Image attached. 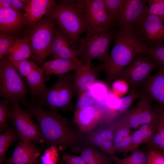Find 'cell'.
Listing matches in <instances>:
<instances>
[{"label": "cell", "instance_id": "681fc988", "mask_svg": "<svg viewBox=\"0 0 164 164\" xmlns=\"http://www.w3.org/2000/svg\"><path fill=\"white\" fill-rule=\"evenodd\" d=\"M163 104H164V103H163Z\"/></svg>", "mask_w": 164, "mask_h": 164}, {"label": "cell", "instance_id": "e575fe53", "mask_svg": "<svg viewBox=\"0 0 164 164\" xmlns=\"http://www.w3.org/2000/svg\"><path fill=\"white\" fill-rule=\"evenodd\" d=\"M10 104L5 100L0 101V132L6 130L9 127L7 121L9 118Z\"/></svg>", "mask_w": 164, "mask_h": 164}, {"label": "cell", "instance_id": "4fadbf2b", "mask_svg": "<svg viewBox=\"0 0 164 164\" xmlns=\"http://www.w3.org/2000/svg\"><path fill=\"white\" fill-rule=\"evenodd\" d=\"M136 105L128 111L119 119L122 124L134 129L141 126L154 121L156 117V110L152 105V99L143 92Z\"/></svg>", "mask_w": 164, "mask_h": 164}, {"label": "cell", "instance_id": "e0dca14e", "mask_svg": "<svg viewBox=\"0 0 164 164\" xmlns=\"http://www.w3.org/2000/svg\"><path fill=\"white\" fill-rule=\"evenodd\" d=\"M41 149L33 143L20 140L12 155L5 159L7 164H39Z\"/></svg>", "mask_w": 164, "mask_h": 164}, {"label": "cell", "instance_id": "836d02e7", "mask_svg": "<svg viewBox=\"0 0 164 164\" xmlns=\"http://www.w3.org/2000/svg\"><path fill=\"white\" fill-rule=\"evenodd\" d=\"M89 90L97 102L104 99L109 92L107 85L100 81H97Z\"/></svg>", "mask_w": 164, "mask_h": 164}, {"label": "cell", "instance_id": "8fae6325", "mask_svg": "<svg viewBox=\"0 0 164 164\" xmlns=\"http://www.w3.org/2000/svg\"><path fill=\"white\" fill-rule=\"evenodd\" d=\"M147 0H125L117 22L118 29L134 32L147 16Z\"/></svg>", "mask_w": 164, "mask_h": 164}, {"label": "cell", "instance_id": "ac0fdd59", "mask_svg": "<svg viewBox=\"0 0 164 164\" xmlns=\"http://www.w3.org/2000/svg\"><path fill=\"white\" fill-rule=\"evenodd\" d=\"M26 27L24 14L14 8L0 9V32L15 35Z\"/></svg>", "mask_w": 164, "mask_h": 164}, {"label": "cell", "instance_id": "1f68e13d", "mask_svg": "<svg viewBox=\"0 0 164 164\" xmlns=\"http://www.w3.org/2000/svg\"><path fill=\"white\" fill-rule=\"evenodd\" d=\"M107 10L114 18L117 20L124 7L125 0H102Z\"/></svg>", "mask_w": 164, "mask_h": 164}, {"label": "cell", "instance_id": "f1b7e54d", "mask_svg": "<svg viewBox=\"0 0 164 164\" xmlns=\"http://www.w3.org/2000/svg\"><path fill=\"white\" fill-rule=\"evenodd\" d=\"M160 105L156 110V127L154 132L161 139L159 151L164 153V109Z\"/></svg>", "mask_w": 164, "mask_h": 164}, {"label": "cell", "instance_id": "ba28073f", "mask_svg": "<svg viewBox=\"0 0 164 164\" xmlns=\"http://www.w3.org/2000/svg\"><path fill=\"white\" fill-rule=\"evenodd\" d=\"M157 65L147 53H138L122 70L117 80H124L131 89L138 88L146 82Z\"/></svg>", "mask_w": 164, "mask_h": 164}, {"label": "cell", "instance_id": "d6986e66", "mask_svg": "<svg viewBox=\"0 0 164 164\" xmlns=\"http://www.w3.org/2000/svg\"><path fill=\"white\" fill-rule=\"evenodd\" d=\"M74 82L77 94L89 90L96 82L101 71L99 65L95 67L90 65H80L75 70Z\"/></svg>", "mask_w": 164, "mask_h": 164}, {"label": "cell", "instance_id": "7c38bea8", "mask_svg": "<svg viewBox=\"0 0 164 164\" xmlns=\"http://www.w3.org/2000/svg\"><path fill=\"white\" fill-rule=\"evenodd\" d=\"M134 33L148 48L164 43V16L148 14Z\"/></svg>", "mask_w": 164, "mask_h": 164}, {"label": "cell", "instance_id": "9a60e30c", "mask_svg": "<svg viewBox=\"0 0 164 164\" xmlns=\"http://www.w3.org/2000/svg\"><path fill=\"white\" fill-rule=\"evenodd\" d=\"M116 126L114 121L109 124H101L92 132L85 135L86 141L89 145L98 147L114 160L117 157L113 142Z\"/></svg>", "mask_w": 164, "mask_h": 164}, {"label": "cell", "instance_id": "5b68a950", "mask_svg": "<svg viewBox=\"0 0 164 164\" xmlns=\"http://www.w3.org/2000/svg\"><path fill=\"white\" fill-rule=\"evenodd\" d=\"M28 90L23 78L7 56L0 60V95L10 104L26 103Z\"/></svg>", "mask_w": 164, "mask_h": 164}, {"label": "cell", "instance_id": "ffe728a7", "mask_svg": "<svg viewBox=\"0 0 164 164\" xmlns=\"http://www.w3.org/2000/svg\"><path fill=\"white\" fill-rule=\"evenodd\" d=\"M56 3L53 0H28L24 13L27 28L35 26Z\"/></svg>", "mask_w": 164, "mask_h": 164}, {"label": "cell", "instance_id": "4316f807", "mask_svg": "<svg viewBox=\"0 0 164 164\" xmlns=\"http://www.w3.org/2000/svg\"><path fill=\"white\" fill-rule=\"evenodd\" d=\"M131 152L130 155L123 159L117 157L114 160V164H147L148 152L138 148Z\"/></svg>", "mask_w": 164, "mask_h": 164}, {"label": "cell", "instance_id": "6da1fadb", "mask_svg": "<svg viewBox=\"0 0 164 164\" xmlns=\"http://www.w3.org/2000/svg\"><path fill=\"white\" fill-rule=\"evenodd\" d=\"M26 110L38 123L42 143L62 149L70 147L76 153L88 145L85 135L73 131L67 119L57 111H47L36 103L29 105Z\"/></svg>", "mask_w": 164, "mask_h": 164}, {"label": "cell", "instance_id": "c3c4849f", "mask_svg": "<svg viewBox=\"0 0 164 164\" xmlns=\"http://www.w3.org/2000/svg\"><path fill=\"white\" fill-rule=\"evenodd\" d=\"M0 164H3V163H0Z\"/></svg>", "mask_w": 164, "mask_h": 164}, {"label": "cell", "instance_id": "603a6c76", "mask_svg": "<svg viewBox=\"0 0 164 164\" xmlns=\"http://www.w3.org/2000/svg\"><path fill=\"white\" fill-rule=\"evenodd\" d=\"M24 80L29 88L31 94L34 97H37L42 95L47 88L44 70L38 66Z\"/></svg>", "mask_w": 164, "mask_h": 164}, {"label": "cell", "instance_id": "f35d334b", "mask_svg": "<svg viewBox=\"0 0 164 164\" xmlns=\"http://www.w3.org/2000/svg\"><path fill=\"white\" fill-rule=\"evenodd\" d=\"M115 121L116 126L113 141V145L131 135V128L122 124L119 120Z\"/></svg>", "mask_w": 164, "mask_h": 164}, {"label": "cell", "instance_id": "f546056e", "mask_svg": "<svg viewBox=\"0 0 164 164\" xmlns=\"http://www.w3.org/2000/svg\"><path fill=\"white\" fill-rule=\"evenodd\" d=\"M7 56L24 79L38 67L34 63L27 60H15Z\"/></svg>", "mask_w": 164, "mask_h": 164}, {"label": "cell", "instance_id": "3957f363", "mask_svg": "<svg viewBox=\"0 0 164 164\" xmlns=\"http://www.w3.org/2000/svg\"><path fill=\"white\" fill-rule=\"evenodd\" d=\"M77 47L80 36L86 32L87 22L80 0H64L56 3L46 14Z\"/></svg>", "mask_w": 164, "mask_h": 164}, {"label": "cell", "instance_id": "d6a6232c", "mask_svg": "<svg viewBox=\"0 0 164 164\" xmlns=\"http://www.w3.org/2000/svg\"><path fill=\"white\" fill-rule=\"evenodd\" d=\"M79 153H80L81 156L86 163L94 161L105 154L103 152L89 145L82 147Z\"/></svg>", "mask_w": 164, "mask_h": 164}, {"label": "cell", "instance_id": "277c9868", "mask_svg": "<svg viewBox=\"0 0 164 164\" xmlns=\"http://www.w3.org/2000/svg\"><path fill=\"white\" fill-rule=\"evenodd\" d=\"M76 93L74 75L58 76L55 83L47 87L42 95L37 97L36 104L54 111L73 110L72 101Z\"/></svg>", "mask_w": 164, "mask_h": 164}, {"label": "cell", "instance_id": "9c48e42d", "mask_svg": "<svg viewBox=\"0 0 164 164\" xmlns=\"http://www.w3.org/2000/svg\"><path fill=\"white\" fill-rule=\"evenodd\" d=\"M87 22V33L105 32L117 26L102 0H80Z\"/></svg>", "mask_w": 164, "mask_h": 164}, {"label": "cell", "instance_id": "7a4b0ae2", "mask_svg": "<svg viewBox=\"0 0 164 164\" xmlns=\"http://www.w3.org/2000/svg\"><path fill=\"white\" fill-rule=\"evenodd\" d=\"M114 46L110 54L101 64L105 74V80L113 83L117 80L122 70L137 54L147 52L148 48L143 44L133 32L118 29Z\"/></svg>", "mask_w": 164, "mask_h": 164}, {"label": "cell", "instance_id": "cb8c5ba5", "mask_svg": "<svg viewBox=\"0 0 164 164\" xmlns=\"http://www.w3.org/2000/svg\"><path fill=\"white\" fill-rule=\"evenodd\" d=\"M156 127L155 120L149 123L141 126L139 129L131 135L132 146L131 152L137 149L141 145L147 144L151 139Z\"/></svg>", "mask_w": 164, "mask_h": 164}, {"label": "cell", "instance_id": "8d00e7d4", "mask_svg": "<svg viewBox=\"0 0 164 164\" xmlns=\"http://www.w3.org/2000/svg\"><path fill=\"white\" fill-rule=\"evenodd\" d=\"M148 14L164 16V0H148L147 2Z\"/></svg>", "mask_w": 164, "mask_h": 164}, {"label": "cell", "instance_id": "b9f144b4", "mask_svg": "<svg viewBox=\"0 0 164 164\" xmlns=\"http://www.w3.org/2000/svg\"><path fill=\"white\" fill-rule=\"evenodd\" d=\"M148 149L147 164H164V153L156 149Z\"/></svg>", "mask_w": 164, "mask_h": 164}, {"label": "cell", "instance_id": "44dd1931", "mask_svg": "<svg viewBox=\"0 0 164 164\" xmlns=\"http://www.w3.org/2000/svg\"><path fill=\"white\" fill-rule=\"evenodd\" d=\"M142 92L160 105L164 103V66H161L157 72L151 76L142 85Z\"/></svg>", "mask_w": 164, "mask_h": 164}, {"label": "cell", "instance_id": "4dcf8cb0", "mask_svg": "<svg viewBox=\"0 0 164 164\" xmlns=\"http://www.w3.org/2000/svg\"><path fill=\"white\" fill-rule=\"evenodd\" d=\"M19 37L16 36L6 33L0 34V60L9 55V51L15 41Z\"/></svg>", "mask_w": 164, "mask_h": 164}, {"label": "cell", "instance_id": "484cf974", "mask_svg": "<svg viewBox=\"0 0 164 164\" xmlns=\"http://www.w3.org/2000/svg\"><path fill=\"white\" fill-rule=\"evenodd\" d=\"M21 140L17 132L12 125L0 135V163H3L9 148L18 140Z\"/></svg>", "mask_w": 164, "mask_h": 164}, {"label": "cell", "instance_id": "83f0119b", "mask_svg": "<svg viewBox=\"0 0 164 164\" xmlns=\"http://www.w3.org/2000/svg\"><path fill=\"white\" fill-rule=\"evenodd\" d=\"M142 92L138 88L131 89L129 94L125 96L120 98V105L115 114L116 118L119 115L125 114L132 104L142 96Z\"/></svg>", "mask_w": 164, "mask_h": 164}, {"label": "cell", "instance_id": "ab89813d", "mask_svg": "<svg viewBox=\"0 0 164 164\" xmlns=\"http://www.w3.org/2000/svg\"><path fill=\"white\" fill-rule=\"evenodd\" d=\"M132 146L131 135L123 139L119 142L114 145V152L121 153L126 155L128 152H131Z\"/></svg>", "mask_w": 164, "mask_h": 164}, {"label": "cell", "instance_id": "60d3db41", "mask_svg": "<svg viewBox=\"0 0 164 164\" xmlns=\"http://www.w3.org/2000/svg\"><path fill=\"white\" fill-rule=\"evenodd\" d=\"M56 147L51 146L50 148L45 152L41 159L42 164H56L58 159V155Z\"/></svg>", "mask_w": 164, "mask_h": 164}, {"label": "cell", "instance_id": "d4e9b609", "mask_svg": "<svg viewBox=\"0 0 164 164\" xmlns=\"http://www.w3.org/2000/svg\"><path fill=\"white\" fill-rule=\"evenodd\" d=\"M7 56L17 61L27 60L32 57L30 40L26 34L15 41Z\"/></svg>", "mask_w": 164, "mask_h": 164}, {"label": "cell", "instance_id": "d590c367", "mask_svg": "<svg viewBox=\"0 0 164 164\" xmlns=\"http://www.w3.org/2000/svg\"><path fill=\"white\" fill-rule=\"evenodd\" d=\"M97 104V101L92 96L89 90H88L78 94L75 110Z\"/></svg>", "mask_w": 164, "mask_h": 164}, {"label": "cell", "instance_id": "8992f818", "mask_svg": "<svg viewBox=\"0 0 164 164\" xmlns=\"http://www.w3.org/2000/svg\"><path fill=\"white\" fill-rule=\"evenodd\" d=\"M112 29L105 32L90 34L80 39L77 46V58L83 65H90L96 59L104 62L108 56V51L115 36Z\"/></svg>", "mask_w": 164, "mask_h": 164}, {"label": "cell", "instance_id": "5bb4252c", "mask_svg": "<svg viewBox=\"0 0 164 164\" xmlns=\"http://www.w3.org/2000/svg\"><path fill=\"white\" fill-rule=\"evenodd\" d=\"M104 118V111L97 104L75 110L73 123L77 126L79 134L87 135L102 124Z\"/></svg>", "mask_w": 164, "mask_h": 164}, {"label": "cell", "instance_id": "bcb514c9", "mask_svg": "<svg viewBox=\"0 0 164 164\" xmlns=\"http://www.w3.org/2000/svg\"><path fill=\"white\" fill-rule=\"evenodd\" d=\"M13 8L19 10H25L28 0H12Z\"/></svg>", "mask_w": 164, "mask_h": 164}, {"label": "cell", "instance_id": "7dc6e473", "mask_svg": "<svg viewBox=\"0 0 164 164\" xmlns=\"http://www.w3.org/2000/svg\"><path fill=\"white\" fill-rule=\"evenodd\" d=\"M12 0H0V9L12 8Z\"/></svg>", "mask_w": 164, "mask_h": 164}, {"label": "cell", "instance_id": "7402d4cb", "mask_svg": "<svg viewBox=\"0 0 164 164\" xmlns=\"http://www.w3.org/2000/svg\"><path fill=\"white\" fill-rule=\"evenodd\" d=\"M81 64L80 62L69 59H53L43 63V68L46 80L52 75L57 76L74 70Z\"/></svg>", "mask_w": 164, "mask_h": 164}, {"label": "cell", "instance_id": "52a82bcc", "mask_svg": "<svg viewBox=\"0 0 164 164\" xmlns=\"http://www.w3.org/2000/svg\"><path fill=\"white\" fill-rule=\"evenodd\" d=\"M55 23L47 15L34 27L29 29L32 57L43 63L48 56L53 39Z\"/></svg>", "mask_w": 164, "mask_h": 164}, {"label": "cell", "instance_id": "f6af8a7d", "mask_svg": "<svg viewBox=\"0 0 164 164\" xmlns=\"http://www.w3.org/2000/svg\"><path fill=\"white\" fill-rule=\"evenodd\" d=\"M113 160L111 157L105 154L103 156L87 164H111Z\"/></svg>", "mask_w": 164, "mask_h": 164}, {"label": "cell", "instance_id": "7bdbcfd3", "mask_svg": "<svg viewBox=\"0 0 164 164\" xmlns=\"http://www.w3.org/2000/svg\"><path fill=\"white\" fill-rule=\"evenodd\" d=\"M129 86L124 80L118 79L112 85V92L118 96L126 94L128 91Z\"/></svg>", "mask_w": 164, "mask_h": 164}, {"label": "cell", "instance_id": "74e56055", "mask_svg": "<svg viewBox=\"0 0 164 164\" xmlns=\"http://www.w3.org/2000/svg\"><path fill=\"white\" fill-rule=\"evenodd\" d=\"M146 53L158 65L164 66V43L148 48Z\"/></svg>", "mask_w": 164, "mask_h": 164}, {"label": "cell", "instance_id": "f907efd6", "mask_svg": "<svg viewBox=\"0 0 164 164\" xmlns=\"http://www.w3.org/2000/svg\"></svg>", "mask_w": 164, "mask_h": 164}, {"label": "cell", "instance_id": "ee69618b", "mask_svg": "<svg viewBox=\"0 0 164 164\" xmlns=\"http://www.w3.org/2000/svg\"><path fill=\"white\" fill-rule=\"evenodd\" d=\"M63 159L66 164H87L81 156L65 154Z\"/></svg>", "mask_w": 164, "mask_h": 164}, {"label": "cell", "instance_id": "30bf717a", "mask_svg": "<svg viewBox=\"0 0 164 164\" xmlns=\"http://www.w3.org/2000/svg\"><path fill=\"white\" fill-rule=\"evenodd\" d=\"M33 118L28 111L21 108L19 103L10 104L9 118L12 121L21 140L42 143L39 128Z\"/></svg>", "mask_w": 164, "mask_h": 164}, {"label": "cell", "instance_id": "2e32d148", "mask_svg": "<svg viewBox=\"0 0 164 164\" xmlns=\"http://www.w3.org/2000/svg\"><path fill=\"white\" fill-rule=\"evenodd\" d=\"M77 47L60 30L55 27L48 56L55 59L73 60L80 62L77 58Z\"/></svg>", "mask_w": 164, "mask_h": 164}]
</instances>
